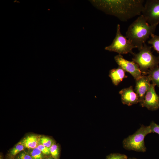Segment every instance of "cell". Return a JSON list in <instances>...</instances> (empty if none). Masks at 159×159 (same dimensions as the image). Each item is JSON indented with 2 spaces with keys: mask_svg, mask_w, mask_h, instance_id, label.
<instances>
[{
  "mask_svg": "<svg viewBox=\"0 0 159 159\" xmlns=\"http://www.w3.org/2000/svg\"><path fill=\"white\" fill-rule=\"evenodd\" d=\"M97 8L107 14L115 16L126 21L141 15L144 2L143 0H107L91 1Z\"/></svg>",
  "mask_w": 159,
  "mask_h": 159,
  "instance_id": "6da1fadb",
  "label": "cell"
},
{
  "mask_svg": "<svg viewBox=\"0 0 159 159\" xmlns=\"http://www.w3.org/2000/svg\"><path fill=\"white\" fill-rule=\"evenodd\" d=\"M157 25H151L141 14L128 27L126 37L139 50L152 34Z\"/></svg>",
  "mask_w": 159,
  "mask_h": 159,
  "instance_id": "7a4b0ae2",
  "label": "cell"
},
{
  "mask_svg": "<svg viewBox=\"0 0 159 159\" xmlns=\"http://www.w3.org/2000/svg\"><path fill=\"white\" fill-rule=\"evenodd\" d=\"M151 47L145 43L138 53L133 54L132 61L138 65L141 71L145 74L159 65V57L153 54Z\"/></svg>",
  "mask_w": 159,
  "mask_h": 159,
  "instance_id": "3957f363",
  "label": "cell"
},
{
  "mask_svg": "<svg viewBox=\"0 0 159 159\" xmlns=\"http://www.w3.org/2000/svg\"><path fill=\"white\" fill-rule=\"evenodd\" d=\"M151 133L149 126L142 125L134 134L124 139L122 141L123 148L129 150L145 152L146 148L145 144L144 138L147 135Z\"/></svg>",
  "mask_w": 159,
  "mask_h": 159,
  "instance_id": "277c9868",
  "label": "cell"
},
{
  "mask_svg": "<svg viewBox=\"0 0 159 159\" xmlns=\"http://www.w3.org/2000/svg\"><path fill=\"white\" fill-rule=\"evenodd\" d=\"M136 48L127 38L121 34L120 25H117L116 35L112 43L106 47L105 49L110 52H117L119 54L130 53L134 54L132 50Z\"/></svg>",
  "mask_w": 159,
  "mask_h": 159,
  "instance_id": "5b68a950",
  "label": "cell"
},
{
  "mask_svg": "<svg viewBox=\"0 0 159 159\" xmlns=\"http://www.w3.org/2000/svg\"><path fill=\"white\" fill-rule=\"evenodd\" d=\"M142 15L151 25L159 24V0H147L144 4Z\"/></svg>",
  "mask_w": 159,
  "mask_h": 159,
  "instance_id": "8992f818",
  "label": "cell"
},
{
  "mask_svg": "<svg viewBox=\"0 0 159 159\" xmlns=\"http://www.w3.org/2000/svg\"><path fill=\"white\" fill-rule=\"evenodd\" d=\"M114 59L119 67L129 73L136 80L143 76L141 74L142 72L138 66L133 61H130L127 60L122 55L119 54L115 56Z\"/></svg>",
  "mask_w": 159,
  "mask_h": 159,
  "instance_id": "52a82bcc",
  "label": "cell"
},
{
  "mask_svg": "<svg viewBox=\"0 0 159 159\" xmlns=\"http://www.w3.org/2000/svg\"><path fill=\"white\" fill-rule=\"evenodd\" d=\"M155 86L153 83L150 84L143 99L140 103L142 107L152 111L157 110L159 107V96L155 90Z\"/></svg>",
  "mask_w": 159,
  "mask_h": 159,
  "instance_id": "ba28073f",
  "label": "cell"
},
{
  "mask_svg": "<svg viewBox=\"0 0 159 159\" xmlns=\"http://www.w3.org/2000/svg\"><path fill=\"white\" fill-rule=\"evenodd\" d=\"M119 93L121 95L122 102L124 105L130 106L140 102L139 97L134 91L132 86L122 89Z\"/></svg>",
  "mask_w": 159,
  "mask_h": 159,
  "instance_id": "9c48e42d",
  "label": "cell"
},
{
  "mask_svg": "<svg viewBox=\"0 0 159 159\" xmlns=\"http://www.w3.org/2000/svg\"><path fill=\"white\" fill-rule=\"evenodd\" d=\"M148 75L142 76L139 79L136 80L135 91L139 97L140 102L143 99L146 92L149 89L151 84Z\"/></svg>",
  "mask_w": 159,
  "mask_h": 159,
  "instance_id": "30bf717a",
  "label": "cell"
},
{
  "mask_svg": "<svg viewBox=\"0 0 159 159\" xmlns=\"http://www.w3.org/2000/svg\"><path fill=\"white\" fill-rule=\"evenodd\" d=\"M125 72L123 69L119 66L117 68L110 70L109 76L114 85H117L124 79L127 77V76L125 75Z\"/></svg>",
  "mask_w": 159,
  "mask_h": 159,
  "instance_id": "8fae6325",
  "label": "cell"
},
{
  "mask_svg": "<svg viewBox=\"0 0 159 159\" xmlns=\"http://www.w3.org/2000/svg\"><path fill=\"white\" fill-rule=\"evenodd\" d=\"M40 138L36 135H31L24 138L21 142L25 148L33 149L39 145Z\"/></svg>",
  "mask_w": 159,
  "mask_h": 159,
  "instance_id": "7c38bea8",
  "label": "cell"
},
{
  "mask_svg": "<svg viewBox=\"0 0 159 159\" xmlns=\"http://www.w3.org/2000/svg\"><path fill=\"white\" fill-rule=\"evenodd\" d=\"M153 83L159 87V65L147 72Z\"/></svg>",
  "mask_w": 159,
  "mask_h": 159,
  "instance_id": "4fadbf2b",
  "label": "cell"
},
{
  "mask_svg": "<svg viewBox=\"0 0 159 159\" xmlns=\"http://www.w3.org/2000/svg\"><path fill=\"white\" fill-rule=\"evenodd\" d=\"M151 38L148 41V43L152 45L153 49L159 54V36L154 34H151Z\"/></svg>",
  "mask_w": 159,
  "mask_h": 159,
  "instance_id": "5bb4252c",
  "label": "cell"
},
{
  "mask_svg": "<svg viewBox=\"0 0 159 159\" xmlns=\"http://www.w3.org/2000/svg\"><path fill=\"white\" fill-rule=\"evenodd\" d=\"M25 147L21 141L18 143L11 150L10 153L15 155L24 150Z\"/></svg>",
  "mask_w": 159,
  "mask_h": 159,
  "instance_id": "9a60e30c",
  "label": "cell"
},
{
  "mask_svg": "<svg viewBox=\"0 0 159 159\" xmlns=\"http://www.w3.org/2000/svg\"><path fill=\"white\" fill-rule=\"evenodd\" d=\"M50 153L54 159H58L59 155V148L58 146L53 143L49 148Z\"/></svg>",
  "mask_w": 159,
  "mask_h": 159,
  "instance_id": "2e32d148",
  "label": "cell"
},
{
  "mask_svg": "<svg viewBox=\"0 0 159 159\" xmlns=\"http://www.w3.org/2000/svg\"><path fill=\"white\" fill-rule=\"evenodd\" d=\"M40 143L43 145L50 148L54 143L52 140L49 138L42 137L40 138Z\"/></svg>",
  "mask_w": 159,
  "mask_h": 159,
  "instance_id": "e0dca14e",
  "label": "cell"
},
{
  "mask_svg": "<svg viewBox=\"0 0 159 159\" xmlns=\"http://www.w3.org/2000/svg\"><path fill=\"white\" fill-rule=\"evenodd\" d=\"M31 156L33 159H42V152L37 147L33 149L31 151Z\"/></svg>",
  "mask_w": 159,
  "mask_h": 159,
  "instance_id": "ac0fdd59",
  "label": "cell"
},
{
  "mask_svg": "<svg viewBox=\"0 0 159 159\" xmlns=\"http://www.w3.org/2000/svg\"><path fill=\"white\" fill-rule=\"evenodd\" d=\"M106 159H128L127 156L123 154L114 153L107 156Z\"/></svg>",
  "mask_w": 159,
  "mask_h": 159,
  "instance_id": "d6986e66",
  "label": "cell"
},
{
  "mask_svg": "<svg viewBox=\"0 0 159 159\" xmlns=\"http://www.w3.org/2000/svg\"><path fill=\"white\" fill-rule=\"evenodd\" d=\"M149 126L151 133H156L159 135V125L152 121Z\"/></svg>",
  "mask_w": 159,
  "mask_h": 159,
  "instance_id": "ffe728a7",
  "label": "cell"
},
{
  "mask_svg": "<svg viewBox=\"0 0 159 159\" xmlns=\"http://www.w3.org/2000/svg\"><path fill=\"white\" fill-rule=\"evenodd\" d=\"M37 147L44 154H48L50 153L49 148L46 147L41 144L39 145Z\"/></svg>",
  "mask_w": 159,
  "mask_h": 159,
  "instance_id": "44dd1931",
  "label": "cell"
},
{
  "mask_svg": "<svg viewBox=\"0 0 159 159\" xmlns=\"http://www.w3.org/2000/svg\"><path fill=\"white\" fill-rule=\"evenodd\" d=\"M18 159H33L31 156L25 152L21 153L18 157Z\"/></svg>",
  "mask_w": 159,
  "mask_h": 159,
  "instance_id": "7402d4cb",
  "label": "cell"
},
{
  "mask_svg": "<svg viewBox=\"0 0 159 159\" xmlns=\"http://www.w3.org/2000/svg\"><path fill=\"white\" fill-rule=\"evenodd\" d=\"M46 159H53V158H47Z\"/></svg>",
  "mask_w": 159,
  "mask_h": 159,
  "instance_id": "603a6c76",
  "label": "cell"
},
{
  "mask_svg": "<svg viewBox=\"0 0 159 159\" xmlns=\"http://www.w3.org/2000/svg\"><path fill=\"white\" fill-rule=\"evenodd\" d=\"M132 159H136V158H132Z\"/></svg>",
  "mask_w": 159,
  "mask_h": 159,
  "instance_id": "cb8c5ba5",
  "label": "cell"
},
{
  "mask_svg": "<svg viewBox=\"0 0 159 159\" xmlns=\"http://www.w3.org/2000/svg\"></svg>",
  "mask_w": 159,
  "mask_h": 159,
  "instance_id": "d4e9b609",
  "label": "cell"
}]
</instances>
